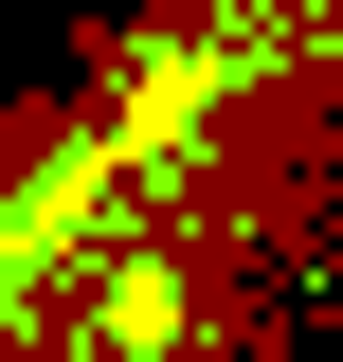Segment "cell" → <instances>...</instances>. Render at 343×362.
Instances as JSON below:
<instances>
[{
	"mask_svg": "<svg viewBox=\"0 0 343 362\" xmlns=\"http://www.w3.org/2000/svg\"><path fill=\"white\" fill-rule=\"evenodd\" d=\"M181 344H199V235H145L90 290V362H181Z\"/></svg>",
	"mask_w": 343,
	"mask_h": 362,
	"instance_id": "1",
	"label": "cell"
}]
</instances>
